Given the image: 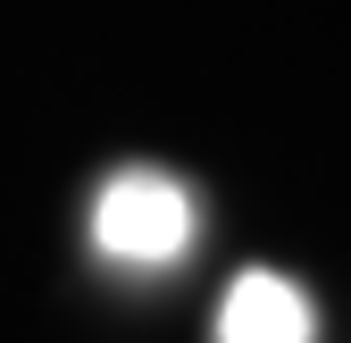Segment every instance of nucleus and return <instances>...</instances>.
I'll return each instance as SVG.
<instances>
[{"label": "nucleus", "mask_w": 351, "mask_h": 343, "mask_svg": "<svg viewBox=\"0 0 351 343\" xmlns=\"http://www.w3.org/2000/svg\"><path fill=\"white\" fill-rule=\"evenodd\" d=\"M217 343H318V310L285 268H234L217 302Z\"/></svg>", "instance_id": "f03ea898"}, {"label": "nucleus", "mask_w": 351, "mask_h": 343, "mask_svg": "<svg viewBox=\"0 0 351 343\" xmlns=\"http://www.w3.org/2000/svg\"><path fill=\"white\" fill-rule=\"evenodd\" d=\"M93 243L117 268H176L201 243V201L167 167H117L93 193Z\"/></svg>", "instance_id": "f257e3e1"}]
</instances>
